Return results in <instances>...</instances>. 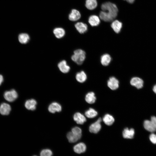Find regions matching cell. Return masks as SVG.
Wrapping results in <instances>:
<instances>
[{
    "mask_svg": "<svg viewBox=\"0 0 156 156\" xmlns=\"http://www.w3.org/2000/svg\"><path fill=\"white\" fill-rule=\"evenodd\" d=\"M102 10L99 14L100 18L105 22H110L117 16L118 10L116 5L111 2L104 3L101 5Z\"/></svg>",
    "mask_w": 156,
    "mask_h": 156,
    "instance_id": "obj_1",
    "label": "cell"
},
{
    "mask_svg": "<svg viewBox=\"0 0 156 156\" xmlns=\"http://www.w3.org/2000/svg\"><path fill=\"white\" fill-rule=\"evenodd\" d=\"M86 58V53L83 50L78 49L74 52V54L72 56V60L78 65L81 64Z\"/></svg>",
    "mask_w": 156,
    "mask_h": 156,
    "instance_id": "obj_2",
    "label": "cell"
},
{
    "mask_svg": "<svg viewBox=\"0 0 156 156\" xmlns=\"http://www.w3.org/2000/svg\"><path fill=\"white\" fill-rule=\"evenodd\" d=\"M143 126L147 131L153 133L156 131V117L152 116L151 119L145 120L144 121Z\"/></svg>",
    "mask_w": 156,
    "mask_h": 156,
    "instance_id": "obj_3",
    "label": "cell"
},
{
    "mask_svg": "<svg viewBox=\"0 0 156 156\" xmlns=\"http://www.w3.org/2000/svg\"><path fill=\"white\" fill-rule=\"evenodd\" d=\"M4 99L9 102H12L16 100L18 97L17 92L12 89L10 90L5 91L3 94Z\"/></svg>",
    "mask_w": 156,
    "mask_h": 156,
    "instance_id": "obj_4",
    "label": "cell"
},
{
    "mask_svg": "<svg viewBox=\"0 0 156 156\" xmlns=\"http://www.w3.org/2000/svg\"><path fill=\"white\" fill-rule=\"evenodd\" d=\"M101 118H99L96 121L91 124L89 128L90 131L92 133H98L101 128Z\"/></svg>",
    "mask_w": 156,
    "mask_h": 156,
    "instance_id": "obj_5",
    "label": "cell"
},
{
    "mask_svg": "<svg viewBox=\"0 0 156 156\" xmlns=\"http://www.w3.org/2000/svg\"><path fill=\"white\" fill-rule=\"evenodd\" d=\"M130 83L132 86L140 89L143 87L144 81L142 79L139 77H134L131 79Z\"/></svg>",
    "mask_w": 156,
    "mask_h": 156,
    "instance_id": "obj_6",
    "label": "cell"
},
{
    "mask_svg": "<svg viewBox=\"0 0 156 156\" xmlns=\"http://www.w3.org/2000/svg\"><path fill=\"white\" fill-rule=\"evenodd\" d=\"M119 84L118 80L114 77H110L107 82L108 87L113 90L117 89L119 87Z\"/></svg>",
    "mask_w": 156,
    "mask_h": 156,
    "instance_id": "obj_7",
    "label": "cell"
},
{
    "mask_svg": "<svg viewBox=\"0 0 156 156\" xmlns=\"http://www.w3.org/2000/svg\"><path fill=\"white\" fill-rule=\"evenodd\" d=\"M11 109V106L7 103H3L0 105V113L3 115H8Z\"/></svg>",
    "mask_w": 156,
    "mask_h": 156,
    "instance_id": "obj_8",
    "label": "cell"
},
{
    "mask_svg": "<svg viewBox=\"0 0 156 156\" xmlns=\"http://www.w3.org/2000/svg\"><path fill=\"white\" fill-rule=\"evenodd\" d=\"M62 106L59 103L53 102L49 106L48 109L51 113H54L56 112H59L62 110Z\"/></svg>",
    "mask_w": 156,
    "mask_h": 156,
    "instance_id": "obj_9",
    "label": "cell"
},
{
    "mask_svg": "<svg viewBox=\"0 0 156 156\" xmlns=\"http://www.w3.org/2000/svg\"><path fill=\"white\" fill-rule=\"evenodd\" d=\"M58 67L60 71L64 73H68L70 69V67L65 60L60 62L58 64Z\"/></svg>",
    "mask_w": 156,
    "mask_h": 156,
    "instance_id": "obj_10",
    "label": "cell"
},
{
    "mask_svg": "<svg viewBox=\"0 0 156 156\" xmlns=\"http://www.w3.org/2000/svg\"><path fill=\"white\" fill-rule=\"evenodd\" d=\"M74 120L79 124L82 125L85 122L86 119L85 116L80 112H77L73 116Z\"/></svg>",
    "mask_w": 156,
    "mask_h": 156,
    "instance_id": "obj_11",
    "label": "cell"
},
{
    "mask_svg": "<svg viewBox=\"0 0 156 156\" xmlns=\"http://www.w3.org/2000/svg\"><path fill=\"white\" fill-rule=\"evenodd\" d=\"M135 131L133 128H125L122 131V136L125 138L131 139L133 138Z\"/></svg>",
    "mask_w": 156,
    "mask_h": 156,
    "instance_id": "obj_12",
    "label": "cell"
},
{
    "mask_svg": "<svg viewBox=\"0 0 156 156\" xmlns=\"http://www.w3.org/2000/svg\"><path fill=\"white\" fill-rule=\"evenodd\" d=\"M81 135L76 134L71 131L67 134V137L70 142L74 143L80 139Z\"/></svg>",
    "mask_w": 156,
    "mask_h": 156,
    "instance_id": "obj_13",
    "label": "cell"
},
{
    "mask_svg": "<svg viewBox=\"0 0 156 156\" xmlns=\"http://www.w3.org/2000/svg\"><path fill=\"white\" fill-rule=\"evenodd\" d=\"M86 145L83 142H80L76 144L73 147L74 151L75 153L78 154L85 152L86 150Z\"/></svg>",
    "mask_w": 156,
    "mask_h": 156,
    "instance_id": "obj_14",
    "label": "cell"
},
{
    "mask_svg": "<svg viewBox=\"0 0 156 156\" xmlns=\"http://www.w3.org/2000/svg\"><path fill=\"white\" fill-rule=\"evenodd\" d=\"M36 101L34 99H31L27 100L25 103V105L27 109L34 110L36 109Z\"/></svg>",
    "mask_w": 156,
    "mask_h": 156,
    "instance_id": "obj_15",
    "label": "cell"
},
{
    "mask_svg": "<svg viewBox=\"0 0 156 156\" xmlns=\"http://www.w3.org/2000/svg\"><path fill=\"white\" fill-rule=\"evenodd\" d=\"M81 16L80 12L76 9H73L69 15V19L72 21H75L80 19Z\"/></svg>",
    "mask_w": 156,
    "mask_h": 156,
    "instance_id": "obj_16",
    "label": "cell"
},
{
    "mask_svg": "<svg viewBox=\"0 0 156 156\" xmlns=\"http://www.w3.org/2000/svg\"><path fill=\"white\" fill-rule=\"evenodd\" d=\"M75 27L77 31L81 34L86 32L88 29L87 25L81 22H79L75 25Z\"/></svg>",
    "mask_w": 156,
    "mask_h": 156,
    "instance_id": "obj_17",
    "label": "cell"
},
{
    "mask_svg": "<svg viewBox=\"0 0 156 156\" xmlns=\"http://www.w3.org/2000/svg\"><path fill=\"white\" fill-rule=\"evenodd\" d=\"M111 27L116 33H118L121 31L122 27V23L119 21L115 20L112 23Z\"/></svg>",
    "mask_w": 156,
    "mask_h": 156,
    "instance_id": "obj_18",
    "label": "cell"
},
{
    "mask_svg": "<svg viewBox=\"0 0 156 156\" xmlns=\"http://www.w3.org/2000/svg\"><path fill=\"white\" fill-rule=\"evenodd\" d=\"M88 21L90 25L92 26H98L100 22L99 17L96 15L90 16L88 18Z\"/></svg>",
    "mask_w": 156,
    "mask_h": 156,
    "instance_id": "obj_19",
    "label": "cell"
},
{
    "mask_svg": "<svg viewBox=\"0 0 156 156\" xmlns=\"http://www.w3.org/2000/svg\"><path fill=\"white\" fill-rule=\"evenodd\" d=\"M53 33L56 38L60 39L62 38L64 36L65 32L63 28L61 27H57L54 29Z\"/></svg>",
    "mask_w": 156,
    "mask_h": 156,
    "instance_id": "obj_20",
    "label": "cell"
},
{
    "mask_svg": "<svg viewBox=\"0 0 156 156\" xmlns=\"http://www.w3.org/2000/svg\"><path fill=\"white\" fill-rule=\"evenodd\" d=\"M18 40L19 42L22 44L27 43L30 39V37L27 33H22L18 36Z\"/></svg>",
    "mask_w": 156,
    "mask_h": 156,
    "instance_id": "obj_21",
    "label": "cell"
},
{
    "mask_svg": "<svg viewBox=\"0 0 156 156\" xmlns=\"http://www.w3.org/2000/svg\"><path fill=\"white\" fill-rule=\"evenodd\" d=\"M111 57L109 54H105L101 57V62L102 64L104 66H107L110 63Z\"/></svg>",
    "mask_w": 156,
    "mask_h": 156,
    "instance_id": "obj_22",
    "label": "cell"
},
{
    "mask_svg": "<svg viewBox=\"0 0 156 156\" xmlns=\"http://www.w3.org/2000/svg\"><path fill=\"white\" fill-rule=\"evenodd\" d=\"M103 119L104 123L108 126L112 125L114 121V118L112 116L109 114H105L103 116Z\"/></svg>",
    "mask_w": 156,
    "mask_h": 156,
    "instance_id": "obj_23",
    "label": "cell"
},
{
    "mask_svg": "<svg viewBox=\"0 0 156 156\" xmlns=\"http://www.w3.org/2000/svg\"><path fill=\"white\" fill-rule=\"evenodd\" d=\"M85 99L87 103L92 104L95 102L96 98L94 93L93 92H90L86 94Z\"/></svg>",
    "mask_w": 156,
    "mask_h": 156,
    "instance_id": "obj_24",
    "label": "cell"
},
{
    "mask_svg": "<svg viewBox=\"0 0 156 156\" xmlns=\"http://www.w3.org/2000/svg\"><path fill=\"white\" fill-rule=\"evenodd\" d=\"M87 77L85 72L81 71L77 73L76 75V79L79 82L83 83L86 80Z\"/></svg>",
    "mask_w": 156,
    "mask_h": 156,
    "instance_id": "obj_25",
    "label": "cell"
},
{
    "mask_svg": "<svg viewBox=\"0 0 156 156\" xmlns=\"http://www.w3.org/2000/svg\"><path fill=\"white\" fill-rule=\"evenodd\" d=\"M97 5L96 0H86L85 6L89 10H93L95 8Z\"/></svg>",
    "mask_w": 156,
    "mask_h": 156,
    "instance_id": "obj_26",
    "label": "cell"
},
{
    "mask_svg": "<svg viewBox=\"0 0 156 156\" xmlns=\"http://www.w3.org/2000/svg\"><path fill=\"white\" fill-rule=\"evenodd\" d=\"M85 114L87 117L89 118H92L96 116L98 114V113L94 109L90 108L85 112Z\"/></svg>",
    "mask_w": 156,
    "mask_h": 156,
    "instance_id": "obj_27",
    "label": "cell"
},
{
    "mask_svg": "<svg viewBox=\"0 0 156 156\" xmlns=\"http://www.w3.org/2000/svg\"><path fill=\"white\" fill-rule=\"evenodd\" d=\"M52 153L51 151L49 149H45L41 151L40 156H51Z\"/></svg>",
    "mask_w": 156,
    "mask_h": 156,
    "instance_id": "obj_28",
    "label": "cell"
},
{
    "mask_svg": "<svg viewBox=\"0 0 156 156\" xmlns=\"http://www.w3.org/2000/svg\"><path fill=\"white\" fill-rule=\"evenodd\" d=\"M73 133L78 135H82V130L80 128L76 127L73 128L71 130Z\"/></svg>",
    "mask_w": 156,
    "mask_h": 156,
    "instance_id": "obj_29",
    "label": "cell"
},
{
    "mask_svg": "<svg viewBox=\"0 0 156 156\" xmlns=\"http://www.w3.org/2000/svg\"><path fill=\"white\" fill-rule=\"evenodd\" d=\"M149 139L150 141L154 144H156V134L151 133L149 136Z\"/></svg>",
    "mask_w": 156,
    "mask_h": 156,
    "instance_id": "obj_30",
    "label": "cell"
},
{
    "mask_svg": "<svg viewBox=\"0 0 156 156\" xmlns=\"http://www.w3.org/2000/svg\"><path fill=\"white\" fill-rule=\"evenodd\" d=\"M4 81V78L3 75L0 74V86L2 84Z\"/></svg>",
    "mask_w": 156,
    "mask_h": 156,
    "instance_id": "obj_31",
    "label": "cell"
},
{
    "mask_svg": "<svg viewBox=\"0 0 156 156\" xmlns=\"http://www.w3.org/2000/svg\"><path fill=\"white\" fill-rule=\"evenodd\" d=\"M153 91L156 94V84L153 86Z\"/></svg>",
    "mask_w": 156,
    "mask_h": 156,
    "instance_id": "obj_32",
    "label": "cell"
},
{
    "mask_svg": "<svg viewBox=\"0 0 156 156\" xmlns=\"http://www.w3.org/2000/svg\"><path fill=\"white\" fill-rule=\"evenodd\" d=\"M126 0L128 3H132L134 2L135 0Z\"/></svg>",
    "mask_w": 156,
    "mask_h": 156,
    "instance_id": "obj_33",
    "label": "cell"
},
{
    "mask_svg": "<svg viewBox=\"0 0 156 156\" xmlns=\"http://www.w3.org/2000/svg\"></svg>",
    "mask_w": 156,
    "mask_h": 156,
    "instance_id": "obj_34",
    "label": "cell"
}]
</instances>
